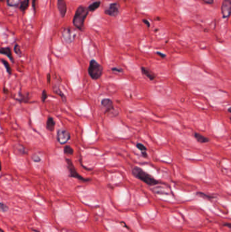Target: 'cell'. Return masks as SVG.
I'll list each match as a JSON object with an SVG mask.
<instances>
[{
	"instance_id": "1",
	"label": "cell",
	"mask_w": 231,
	"mask_h": 232,
	"mask_svg": "<svg viewBox=\"0 0 231 232\" xmlns=\"http://www.w3.org/2000/svg\"><path fill=\"white\" fill-rule=\"evenodd\" d=\"M132 173L134 177H136L138 179L141 180V181L144 182V183H146L149 186L156 185L160 183L159 181H157V180H156L155 178H153L151 175L147 173L146 172H144L141 168L138 167V166H134V167H133L132 170Z\"/></svg>"
},
{
	"instance_id": "2",
	"label": "cell",
	"mask_w": 231,
	"mask_h": 232,
	"mask_svg": "<svg viewBox=\"0 0 231 232\" xmlns=\"http://www.w3.org/2000/svg\"><path fill=\"white\" fill-rule=\"evenodd\" d=\"M89 11L86 7L84 6H79L75 12L73 19V24L79 30H82L84 25V22L87 18Z\"/></svg>"
},
{
	"instance_id": "3",
	"label": "cell",
	"mask_w": 231,
	"mask_h": 232,
	"mask_svg": "<svg viewBox=\"0 0 231 232\" xmlns=\"http://www.w3.org/2000/svg\"><path fill=\"white\" fill-rule=\"evenodd\" d=\"M88 74L90 77L94 80L100 79L103 73V67L102 65L98 63L96 60H91L88 67Z\"/></svg>"
},
{
	"instance_id": "4",
	"label": "cell",
	"mask_w": 231,
	"mask_h": 232,
	"mask_svg": "<svg viewBox=\"0 0 231 232\" xmlns=\"http://www.w3.org/2000/svg\"><path fill=\"white\" fill-rule=\"evenodd\" d=\"M66 162L67 164V167H68V170L69 172L70 176L73 177V178L77 179L80 180V181H84V182H88V181H90V179L84 178V177L80 175V174L77 173L76 169H75L74 164H73V161H71V159L67 158Z\"/></svg>"
},
{
	"instance_id": "5",
	"label": "cell",
	"mask_w": 231,
	"mask_h": 232,
	"mask_svg": "<svg viewBox=\"0 0 231 232\" xmlns=\"http://www.w3.org/2000/svg\"><path fill=\"white\" fill-rule=\"evenodd\" d=\"M71 139V134L67 130L60 129L57 132L56 139L61 145H65Z\"/></svg>"
},
{
	"instance_id": "6",
	"label": "cell",
	"mask_w": 231,
	"mask_h": 232,
	"mask_svg": "<svg viewBox=\"0 0 231 232\" xmlns=\"http://www.w3.org/2000/svg\"><path fill=\"white\" fill-rule=\"evenodd\" d=\"M119 12H120V8H119V6L117 3L111 4L110 6L105 10V13L106 15L112 17H117Z\"/></svg>"
},
{
	"instance_id": "7",
	"label": "cell",
	"mask_w": 231,
	"mask_h": 232,
	"mask_svg": "<svg viewBox=\"0 0 231 232\" xmlns=\"http://www.w3.org/2000/svg\"><path fill=\"white\" fill-rule=\"evenodd\" d=\"M231 11V0H224L221 6V12L223 18L227 19L230 17Z\"/></svg>"
},
{
	"instance_id": "8",
	"label": "cell",
	"mask_w": 231,
	"mask_h": 232,
	"mask_svg": "<svg viewBox=\"0 0 231 232\" xmlns=\"http://www.w3.org/2000/svg\"><path fill=\"white\" fill-rule=\"evenodd\" d=\"M57 7L59 10L60 14L63 18L65 17L67 12V6L65 0H58L57 2Z\"/></svg>"
},
{
	"instance_id": "9",
	"label": "cell",
	"mask_w": 231,
	"mask_h": 232,
	"mask_svg": "<svg viewBox=\"0 0 231 232\" xmlns=\"http://www.w3.org/2000/svg\"><path fill=\"white\" fill-rule=\"evenodd\" d=\"M101 105L105 109L106 113H108V112L114 110L113 101L110 98H103L102 100L101 101Z\"/></svg>"
},
{
	"instance_id": "10",
	"label": "cell",
	"mask_w": 231,
	"mask_h": 232,
	"mask_svg": "<svg viewBox=\"0 0 231 232\" xmlns=\"http://www.w3.org/2000/svg\"><path fill=\"white\" fill-rule=\"evenodd\" d=\"M0 54H4V55H6L7 58H8L10 61H12V62H13V63L14 62V57H13V56H12V50H11V49H10V48H9V47L0 48Z\"/></svg>"
},
{
	"instance_id": "11",
	"label": "cell",
	"mask_w": 231,
	"mask_h": 232,
	"mask_svg": "<svg viewBox=\"0 0 231 232\" xmlns=\"http://www.w3.org/2000/svg\"><path fill=\"white\" fill-rule=\"evenodd\" d=\"M141 71H142V74H143L144 76L147 77L148 79L150 80V81H153L155 79V75L153 74L150 69H147L144 67H142Z\"/></svg>"
},
{
	"instance_id": "12",
	"label": "cell",
	"mask_w": 231,
	"mask_h": 232,
	"mask_svg": "<svg viewBox=\"0 0 231 232\" xmlns=\"http://www.w3.org/2000/svg\"><path fill=\"white\" fill-rule=\"evenodd\" d=\"M55 125L56 123L54 122V119L52 117H48L47 119V122H46V128H47L49 131L53 132L55 128Z\"/></svg>"
},
{
	"instance_id": "13",
	"label": "cell",
	"mask_w": 231,
	"mask_h": 232,
	"mask_svg": "<svg viewBox=\"0 0 231 232\" xmlns=\"http://www.w3.org/2000/svg\"><path fill=\"white\" fill-rule=\"evenodd\" d=\"M194 137L197 141L200 143H206L209 141V139L208 138L204 137L203 135L199 134V132H194Z\"/></svg>"
},
{
	"instance_id": "14",
	"label": "cell",
	"mask_w": 231,
	"mask_h": 232,
	"mask_svg": "<svg viewBox=\"0 0 231 232\" xmlns=\"http://www.w3.org/2000/svg\"><path fill=\"white\" fill-rule=\"evenodd\" d=\"M29 3H30V0H22V2H20L19 5L20 10H21L22 12H25L26 10H27L28 6H29Z\"/></svg>"
},
{
	"instance_id": "15",
	"label": "cell",
	"mask_w": 231,
	"mask_h": 232,
	"mask_svg": "<svg viewBox=\"0 0 231 232\" xmlns=\"http://www.w3.org/2000/svg\"><path fill=\"white\" fill-rule=\"evenodd\" d=\"M101 2L100 1H96L93 2L92 4H91L87 8L89 12H94L96 10H97L98 8L100 6Z\"/></svg>"
},
{
	"instance_id": "16",
	"label": "cell",
	"mask_w": 231,
	"mask_h": 232,
	"mask_svg": "<svg viewBox=\"0 0 231 232\" xmlns=\"http://www.w3.org/2000/svg\"><path fill=\"white\" fill-rule=\"evenodd\" d=\"M6 3L10 7H17L20 5V0H7Z\"/></svg>"
},
{
	"instance_id": "17",
	"label": "cell",
	"mask_w": 231,
	"mask_h": 232,
	"mask_svg": "<svg viewBox=\"0 0 231 232\" xmlns=\"http://www.w3.org/2000/svg\"><path fill=\"white\" fill-rule=\"evenodd\" d=\"M1 62H2V63H3V65H4L5 68H6V71L7 72V74L11 75L12 74V68L10 67V65L8 63V62H7L6 60H4V59H1Z\"/></svg>"
},
{
	"instance_id": "18",
	"label": "cell",
	"mask_w": 231,
	"mask_h": 232,
	"mask_svg": "<svg viewBox=\"0 0 231 232\" xmlns=\"http://www.w3.org/2000/svg\"><path fill=\"white\" fill-rule=\"evenodd\" d=\"M64 152L65 154H68V155H73L74 153V150L71 146L69 145H66L64 148Z\"/></svg>"
},
{
	"instance_id": "19",
	"label": "cell",
	"mask_w": 231,
	"mask_h": 232,
	"mask_svg": "<svg viewBox=\"0 0 231 232\" xmlns=\"http://www.w3.org/2000/svg\"><path fill=\"white\" fill-rule=\"evenodd\" d=\"M15 149L17 151V153H21V154H25V153H27V151L25 149V148L20 145H16V148Z\"/></svg>"
},
{
	"instance_id": "20",
	"label": "cell",
	"mask_w": 231,
	"mask_h": 232,
	"mask_svg": "<svg viewBox=\"0 0 231 232\" xmlns=\"http://www.w3.org/2000/svg\"><path fill=\"white\" fill-rule=\"evenodd\" d=\"M197 195H199V196H200V197L205 198V199H207V200H212V199H214V198L215 197L214 196H212V195H207V194H204V193H202V192H197Z\"/></svg>"
},
{
	"instance_id": "21",
	"label": "cell",
	"mask_w": 231,
	"mask_h": 232,
	"mask_svg": "<svg viewBox=\"0 0 231 232\" xmlns=\"http://www.w3.org/2000/svg\"><path fill=\"white\" fill-rule=\"evenodd\" d=\"M54 92H55L58 95L61 96V98L63 99L64 101H66V96L64 95V94L63 92H62V91L61 90V89H60L59 87L56 88V86H54Z\"/></svg>"
},
{
	"instance_id": "22",
	"label": "cell",
	"mask_w": 231,
	"mask_h": 232,
	"mask_svg": "<svg viewBox=\"0 0 231 232\" xmlns=\"http://www.w3.org/2000/svg\"><path fill=\"white\" fill-rule=\"evenodd\" d=\"M8 210V206L3 202H0V211L2 212H6Z\"/></svg>"
},
{
	"instance_id": "23",
	"label": "cell",
	"mask_w": 231,
	"mask_h": 232,
	"mask_svg": "<svg viewBox=\"0 0 231 232\" xmlns=\"http://www.w3.org/2000/svg\"><path fill=\"white\" fill-rule=\"evenodd\" d=\"M14 53L17 54V55H19V56H22V52H21V50H20V48L19 44H16V45L14 46Z\"/></svg>"
},
{
	"instance_id": "24",
	"label": "cell",
	"mask_w": 231,
	"mask_h": 232,
	"mask_svg": "<svg viewBox=\"0 0 231 232\" xmlns=\"http://www.w3.org/2000/svg\"><path fill=\"white\" fill-rule=\"evenodd\" d=\"M136 147L140 151H141V152H147V149L146 147H145L144 145L142 144L141 143H138L136 144Z\"/></svg>"
},
{
	"instance_id": "25",
	"label": "cell",
	"mask_w": 231,
	"mask_h": 232,
	"mask_svg": "<svg viewBox=\"0 0 231 232\" xmlns=\"http://www.w3.org/2000/svg\"><path fill=\"white\" fill-rule=\"evenodd\" d=\"M48 98V94L46 90H43L42 92V95H41V100H42V102L44 103L46 101V99Z\"/></svg>"
},
{
	"instance_id": "26",
	"label": "cell",
	"mask_w": 231,
	"mask_h": 232,
	"mask_svg": "<svg viewBox=\"0 0 231 232\" xmlns=\"http://www.w3.org/2000/svg\"><path fill=\"white\" fill-rule=\"evenodd\" d=\"M32 160L33 161H35V162H40V161H41V158L40 156H39L37 154H33V156H32Z\"/></svg>"
},
{
	"instance_id": "27",
	"label": "cell",
	"mask_w": 231,
	"mask_h": 232,
	"mask_svg": "<svg viewBox=\"0 0 231 232\" xmlns=\"http://www.w3.org/2000/svg\"><path fill=\"white\" fill-rule=\"evenodd\" d=\"M112 70L113 71H116V72H119V73H122L123 71V70L121 68H118V67H113V68H112Z\"/></svg>"
},
{
	"instance_id": "28",
	"label": "cell",
	"mask_w": 231,
	"mask_h": 232,
	"mask_svg": "<svg viewBox=\"0 0 231 232\" xmlns=\"http://www.w3.org/2000/svg\"><path fill=\"white\" fill-rule=\"evenodd\" d=\"M36 2H37V0H32V6L33 8V11H34L35 13L36 11Z\"/></svg>"
},
{
	"instance_id": "29",
	"label": "cell",
	"mask_w": 231,
	"mask_h": 232,
	"mask_svg": "<svg viewBox=\"0 0 231 232\" xmlns=\"http://www.w3.org/2000/svg\"><path fill=\"white\" fill-rule=\"evenodd\" d=\"M205 3L207 4H214V0H203Z\"/></svg>"
},
{
	"instance_id": "30",
	"label": "cell",
	"mask_w": 231,
	"mask_h": 232,
	"mask_svg": "<svg viewBox=\"0 0 231 232\" xmlns=\"http://www.w3.org/2000/svg\"><path fill=\"white\" fill-rule=\"evenodd\" d=\"M156 54H158V55H159V56L161 57V58H163V59H164V58H165V57H166L165 54H163V53H160V52H157Z\"/></svg>"
},
{
	"instance_id": "31",
	"label": "cell",
	"mask_w": 231,
	"mask_h": 232,
	"mask_svg": "<svg viewBox=\"0 0 231 232\" xmlns=\"http://www.w3.org/2000/svg\"><path fill=\"white\" fill-rule=\"evenodd\" d=\"M142 21H143V23H145V24H146V25H147V27H150V23H149V21H148L147 20H146V19H143V20H142Z\"/></svg>"
},
{
	"instance_id": "32",
	"label": "cell",
	"mask_w": 231,
	"mask_h": 232,
	"mask_svg": "<svg viewBox=\"0 0 231 232\" xmlns=\"http://www.w3.org/2000/svg\"><path fill=\"white\" fill-rule=\"evenodd\" d=\"M141 153H142V157H144L145 158H147L148 157V155H147V152H141Z\"/></svg>"
},
{
	"instance_id": "33",
	"label": "cell",
	"mask_w": 231,
	"mask_h": 232,
	"mask_svg": "<svg viewBox=\"0 0 231 232\" xmlns=\"http://www.w3.org/2000/svg\"><path fill=\"white\" fill-rule=\"evenodd\" d=\"M51 75L50 74H48V75H47V80H48V84H50V80H51Z\"/></svg>"
},
{
	"instance_id": "34",
	"label": "cell",
	"mask_w": 231,
	"mask_h": 232,
	"mask_svg": "<svg viewBox=\"0 0 231 232\" xmlns=\"http://www.w3.org/2000/svg\"><path fill=\"white\" fill-rule=\"evenodd\" d=\"M223 225H224V226H227V227H228V228H230V227H230V223H224Z\"/></svg>"
},
{
	"instance_id": "35",
	"label": "cell",
	"mask_w": 231,
	"mask_h": 232,
	"mask_svg": "<svg viewBox=\"0 0 231 232\" xmlns=\"http://www.w3.org/2000/svg\"><path fill=\"white\" fill-rule=\"evenodd\" d=\"M2 169V166H1V161H0V172H1Z\"/></svg>"
},
{
	"instance_id": "36",
	"label": "cell",
	"mask_w": 231,
	"mask_h": 232,
	"mask_svg": "<svg viewBox=\"0 0 231 232\" xmlns=\"http://www.w3.org/2000/svg\"><path fill=\"white\" fill-rule=\"evenodd\" d=\"M0 232H4V231H2V230H1V229H0Z\"/></svg>"
},
{
	"instance_id": "37",
	"label": "cell",
	"mask_w": 231,
	"mask_h": 232,
	"mask_svg": "<svg viewBox=\"0 0 231 232\" xmlns=\"http://www.w3.org/2000/svg\"><path fill=\"white\" fill-rule=\"evenodd\" d=\"M4 1V0H0V2H3Z\"/></svg>"
}]
</instances>
